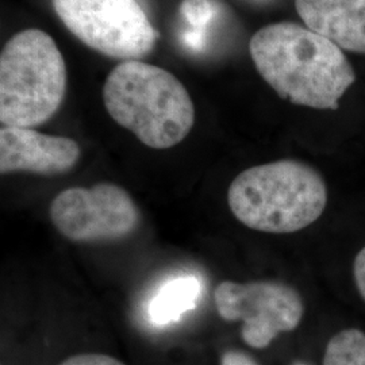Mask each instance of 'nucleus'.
<instances>
[{
    "label": "nucleus",
    "mask_w": 365,
    "mask_h": 365,
    "mask_svg": "<svg viewBox=\"0 0 365 365\" xmlns=\"http://www.w3.org/2000/svg\"><path fill=\"white\" fill-rule=\"evenodd\" d=\"M227 203L249 229L289 235L321 218L327 205V182L306 163L279 160L241 172L229 187Z\"/></svg>",
    "instance_id": "obj_2"
},
{
    "label": "nucleus",
    "mask_w": 365,
    "mask_h": 365,
    "mask_svg": "<svg viewBox=\"0 0 365 365\" xmlns=\"http://www.w3.org/2000/svg\"><path fill=\"white\" fill-rule=\"evenodd\" d=\"M66 91L64 57L38 29L15 34L0 56V122L36 128L57 113Z\"/></svg>",
    "instance_id": "obj_4"
},
{
    "label": "nucleus",
    "mask_w": 365,
    "mask_h": 365,
    "mask_svg": "<svg viewBox=\"0 0 365 365\" xmlns=\"http://www.w3.org/2000/svg\"><path fill=\"white\" fill-rule=\"evenodd\" d=\"M324 365H365V333L345 329L327 342Z\"/></svg>",
    "instance_id": "obj_11"
},
{
    "label": "nucleus",
    "mask_w": 365,
    "mask_h": 365,
    "mask_svg": "<svg viewBox=\"0 0 365 365\" xmlns=\"http://www.w3.org/2000/svg\"><path fill=\"white\" fill-rule=\"evenodd\" d=\"M180 15L188 24V29L209 33L210 24L217 15V7L211 0H182Z\"/></svg>",
    "instance_id": "obj_12"
},
{
    "label": "nucleus",
    "mask_w": 365,
    "mask_h": 365,
    "mask_svg": "<svg viewBox=\"0 0 365 365\" xmlns=\"http://www.w3.org/2000/svg\"><path fill=\"white\" fill-rule=\"evenodd\" d=\"M353 274H354L357 289L365 300V248L361 249L354 259Z\"/></svg>",
    "instance_id": "obj_15"
},
{
    "label": "nucleus",
    "mask_w": 365,
    "mask_h": 365,
    "mask_svg": "<svg viewBox=\"0 0 365 365\" xmlns=\"http://www.w3.org/2000/svg\"><path fill=\"white\" fill-rule=\"evenodd\" d=\"M200 284L195 277H182L170 282L152 300L149 306L150 319L157 325L178 321L182 314L195 307Z\"/></svg>",
    "instance_id": "obj_10"
},
{
    "label": "nucleus",
    "mask_w": 365,
    "mask_h": 365,
    "mask_svg": "<svg viewBox=\"0 0 365 365\" xmlns=\"http://www.w3.org/2000/svg\"><path fill=\"white\" fill-rule=\"evenodd\" d=\"M222 319L241 321V336L249 346L264 349L280 333L299 327L304 304L295 288L280 282H222L214 289Z\"/></svg>",
    "instance_id": "obj_7"
},
{
    "label": "nucleus",
    "mask_w": 365,
    "mask_h": 365,
    "mask_svg": "<svg viewBox=\"0 0 365 365\" xmlns=\"http://www.w3.org/2000/svg\"><path fill=\"white\" fill-rule=\"evenodd\" d=\"M49 217L60 235L78 244L122 241L141 223L137 203L114 182L66 188L53 199Z\"/></svg>",
    "instance_id": "obj_6"
},
{
    "label": "nucleus",
    "mask_w": 365,
    "mask_h": 365,
    "mask_svg": "<svg viewBox=\"0 0 365 365\" xmlns=\"http://www.w3.org/2000/svg\"><path fill=\"white\" fill-rule=\"evenodd\" d=\"M60 365H125L120 363L117 359L107 356V354H101V353H83V354H76L66 361H63Z\"/></svg>",
    "instance_id": "obj_13"
},
{
    "label": "nucleus",
    "mask_w": 365,
    "mask_h": 365,
    "mask_svg": "<svg viewBox=\"0 0 365 365\" xmlns=\"http://www.w3.org/2000/svg\"><path fill=\"white\" fill-rule=\"evenodd\" d=\"M80 146L72 138L49 135L27 128L3 126L0 130V172H29L42 176L72 170L80 158Z\"/></svg>",
    "instance_id": "obj_8"
},
{
    "label": "nucleus",
    "mask_w": 365,
    "mask_h": 365,
    "mask_svg": "<svg viewBox=\"0 0 365 365\" xmlns=\"http://www.w3.org/2000/svg\"><path fill=\"white\" fill-rule=\"evenodd\" d=\"M207 31H199V30H192L187 29L184 30L180 36L182 43L191 52L200 53L206 49L207 45Z\"/></svg>",
    "instance_id": "obj_14"
},
{
    "label": "nucleus",
    "mask_w": 365,
    "mask_h": 365,
    "mask_svg": "<svg viewBox=\"0 0 365 365\" xmlns=\"http://www.w3.org/2000/svg\"><path fill=\"white\" fill-rule=\"evenodd\" d=\"M221 365H259L249 354L240 351H227L222 354Z\"/></svg>",
    "instance_id": "obj_16"
},
{
    "label": "nucleus",
    "mask_w": 365,
    "mask_h": 365,
    "mask_svg": "<svg viewBox=\"0 0 365 365\" xmlns=\"http://www.w3.org/2000/svg\"><path fill=\"white\" fill-rule=\"evenodd\" d=\"M103 102L119 126L153 149L180 144L195 122V107L182 83L168 71L137 60L111 71Z\"/></svg>",
    "instance_id": "obj_3"
},
{
    "label": "nucleus",
    "mask_w": 365,
    "mask_h": 365,
    "mask_svg": "<svg viewBox=\"0 0 365 365\" xmlns=\"http://www.w3.org/2000/svg\"><path fill=\"white\" fill-rule=\"evenodd\" d=\"M66 29L93 51L137 60L155 48L156 29L137 0H53Z\"/></svg>",
    "instance_id": "obj_5"
},
{
    "label": "nucleus",
    "mask_w": 365,
    "mask_h": 365,
    "mask_svg": "<svg viewBox=\"0 0 365 365\" xmlns=\"http://www.w3.org/2000/svg\"><path fill=\"white\" fill-rule=\"evenodd\" d=\"M295 9L306 27L365 56V0H295Z\"/></svg>",
    "instance_id": "obj_9"
},
{
    "label": "nucleus",
    "mask_w": 365,
    "mask_h": 365,
    "mask_svg": "<svg viewBox=\"0 0 365 365\" xmlns=\"http://www.w3.org/2000/svg\"><path fill=\"white\" fill-rule=\"evenodd\" d=\"M249 52L261 78L292 105L337 110L356 81L344 51L298 24L262 27L250 38Z\"/></svg>",
    "instance_id": "obj_1"
},
{
    "label": "nucleus",
    "mask_w": 365,
    "mask_h": 365,
    "mask_svg": "<svg viewBox=\"0 0 365 365\" xmlns=\"http://www.w3.org/2000/svg\"><path fill=\"white\" fill-rule=\"evenodd\" d=\"M292 365H310V364H307V363H303V361H295V363H294V364Z\"/></svg>",
    "instance_id": "obj_17"
}]
</instances>
